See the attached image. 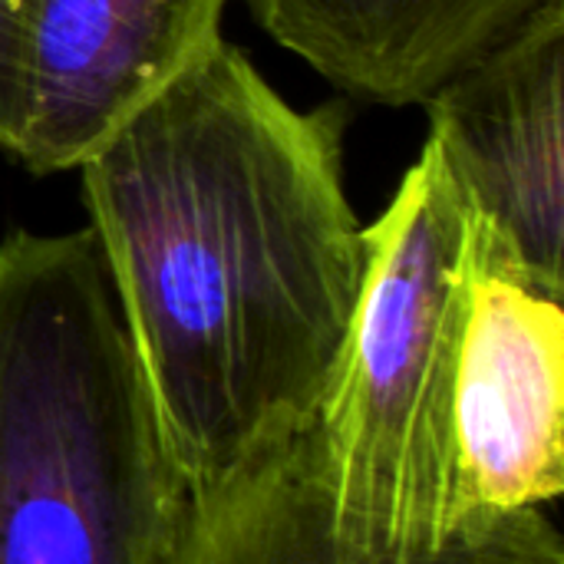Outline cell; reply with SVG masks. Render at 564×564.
<instances>
[{
    "mask_svg": "<svg viewBox=\"0 0 564 564\" xmlns=\"http://www.w3.org/2000/svg\"><path fill=\"white\" fill-rule=\"evenodd\" d=\"M261 30L337 89L423 106L535 13L564 0H248Z\"/></svg>",
    "mask_w": 564,
    "mask_h": 564,
    "instance_id": "ba28073f",
    "label": "cell"
},
{
    "mask_svg": "<svg viewBox=\"0 0 564 564\" xmlns=\"http://www.w3.org/2000/svg\"><path fill=\"white\" fill-rule=\"evenodd\" d=\"M466 519L545 509L564 489V294L535 288L482 238L453 390Z\"/></svg>",
    "mask_w": 564,
    "mask_h": 564,
    "instance_id": "8992f818",
    "label": "cell"
},
{
    "mask_svg": "<svg viewBox=\"0 0 564 564\" xmlns=\"http://www.w3.org/2000/svg\"><path fill=\"white\" fill-rule=\"evenodd\" d=\"M228 0H0V152L79 169L221 36Z\"/></svg>",
    "mask_w": 564,
    "mask_h": 564,
    "instance_id": "277c9868",
    "label": "cell"
},
{
    "mask_svg": "<svg viewBox=\"0 0 564 564\" xmlns=\"http://www.w3.org/2000/svg\"><path fill=\"white\" fill-rule=\"evenodd\" d=\"M169 564H564V542L542 509H516L473 516L443 552L426 558L357 555L330 529L314 423L195 489Z\"/></svg>",
    "mask_w": 564,
    "mask_h": 564,
    "instance_id": "52a82bcc",
    "label": "cell"
},
{
    "mask_svg": "<svg viewBox=\"0 0 564 564\" xmlns=\"http://www.w3.org/2000/svg\"><path fill=\"white\" fill-rule=\"evenodd\" d=\"M564 3L426 96L430 142L466 192L489 248L564 294Z\"/></svg>",
    "mask_w": 564,
    "mask_h": 564,
    "instance_id": "5b68a950",
    "label": "cell"
},
{
    "mask_svg": "<svg viewBox=\"0 0 564 564\" xmlns=\"http://www.w3.org/2000/svg\"><path fill=\"white\" fill-rule=\"evenodd\" d=\"M340 135L218 36L79 165L192 492L314 426L340 373L367 271Z\"/></svg>",
    "mask_w": 564,
    "mask_h": 564,
    "instance_id": "6da1fadb",
    "label": "cell"
},
{
    "mask_svg": "<svg viewBox=\"0 0 564 564\" xmlns=\"http://www.w3.org/2000/svg\"><path fill=\"white\" fill-rule=\"evenodd\" d=\"M192 489L93 228L0 241V564H169Z\"/></svg>",
    "mask_w": 564,
    "mask_h": 564,
    "instance_id": "7a4b0ae2",
    "label": "cell"
},
{
    "mask_svg": "<svg viewBox=\"0 0 564 564\" xmlns=\"http://www.w3.org/2000/svg\"><path fill=\"white\" fill-rule=\"evenodd\" d=\"M367 235L340 373L317 413L334 539L367 558L443 552L469 522L453 390L476 281V215L426 139Z\"/></svg>",
    "mask_w": 564,
    "mask_h": 564,
    "instance_id": "3957f363",
    "label": "cell"
}]
</instances>
